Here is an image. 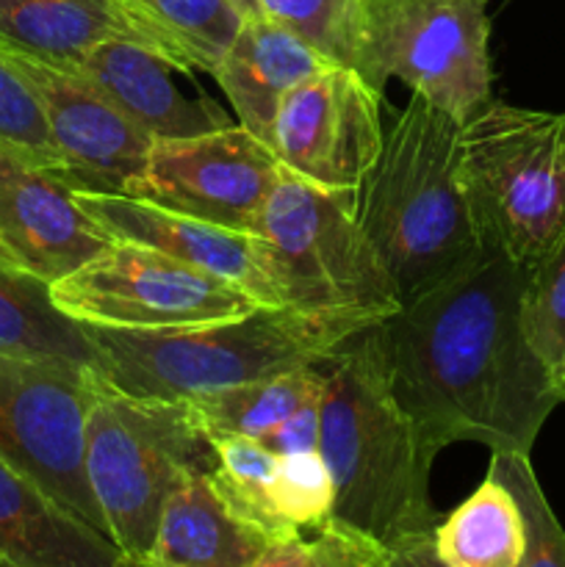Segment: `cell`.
Listing matches in <instances>:
<instances>
[{
	"label": "cell",
	"mask_w": 565,
	"mask_h": 567,
	"mask_svg": "<svg viewBox=\"0 0 565 567\" xmlns=\"http://www.w3.org/2000/svg\"><path fill=\"white\" fill-rule=\"evenodd\" d=\"M524 277L502 249L482 247L382 321L393 393L435 454L452 443L532 454L565 402L521 327Z\"/></svg>",
	"instance_id": "obj_1"
},
{
	"label": "cell",
	"mask_w": 565,
	"mask_h": 567,
	"mask_svg": "<svg viewBox=\"0 0 565 567\" xmlns=\"http://www.w3.org/2000/svg\"><path fill=\"white\" fill-rule=\"evenodd\" d=\"M382 321L321 363L319 452L336 487L332 520L399 551L432 540L438 526L430 498L435 452L393 393Z\"/></svg>",
	"instance_id": "obj_2"
},
{
	"label": "cell",
	"mask_w": 565,
	"mask_h": 567,
	"mask_svg": "<svg viewBox=\"0 0 565 567\" xmlns=\"http://www.w3.org/2000/svg\"><path fill=\"white\" fill-rule=\"evenodd\" d=\"M382 321L358 310L253 308L188 330L89 327L100 380L133 396L186 402L286 371L321 365L347 338Z\"/></svg>",
	"instance_id": "obj_3"
},
{
	"label": "cell",
	"mask_w": 565,
	"mask_h": 567,
	"mask_svg": "<svg viewBox=\"0 0 565 567\" xmlns=\"http://www.w3.org/2000/svg\"><path fill=\"white\" fill-rule=\"evenodd\" d=\"M460 127L463 122L413 94L393 116L360 188V227L402 302L485 247L463 177Z\"/></svg>",
	"instance_id": "obj_4"
},
{
	"label": "cell",
	"mask_w": 565,
	"mask_h": 567,
	"mask_svg": "<svg viewBox=\"0 0 565 567\" xmlns=\"http://www.w3.org/2000/svg\"><path fill=\"white\" fill-rule=\"evenodd\" d=\"M214 446L186 402L133 396L97 377L86 415V476L109 540L142 567L161 507L188 468H214Z\"/></svg>",
	"instance_id": "obj_5"
},
{
	"label": "cell",
	"mask_w": 565,
	"mask_h": 567,
	"mask_svg": "<svg viewBox=\"0 0 565 567\" xmlns=\"http://www.w3.org/2000/svg\"><path fill=\"white\" fill-rule=\"evenodd\" d=\"M460 153L485 247L537 264L565 230V114L491 100L460 127Z\"/></svg>",
	"instance_id": "obj_6"
},
{
	"label": "cell",
	"mask_w": 565,
	"mask_h": 567,
	"mask_svg": "<svg viewBox=\"0 0 565 567\" xmlns=\"http://www.w3.org/2000/svg\"><path fill=\"white\" fill-rule=\"evenodd\" d=\"M255 236L269 249L282 308L358 310L388 319L402 308L397 282L366 238L358 197L280 172Z\"/></svg>",
	"instance_id": "obj_7"
},
{
	"label": "cell",
	"mask_w": 565,
	"mask_h": 567,
	"mask_svg": "<svg viewBox=\"0 0 565 567\" xmlns=\"http://www.w3.org/2000/svg\"><path fill=\"white\" fill-rule=\"evenodd\" d=\"M487 0H363L355 70L382 94L399 78L413 94L469 122L491 103Z\"/></svg>",
	"instance_id": "obj_8"
},
{
	"label": "cell",
	"mask_w": 565,
	"mask_h": 567,
	"mask_svg": "<svg viewBox=\"0 0 565 567\" xmlns=\"http://www.w3.org/2000/svg\"><path fill=\"white\" fill-rule=\"evenodd\" d=\"M50 299L86 327L138 332L188 330L258 308L242 288L131 241H109L50 282Z\"/></svg>",
	"instance_id": "obj_9"
},
{
	"label": "cell",
	"mask_w": 565,
	"mask_h": 567,
	"mask_svg": "<svg viewBox=\"0 0 565 567\" xmlns=\"http://www.w3.org/2000/svg\"><path fill=\"white\" fill-rule=\"evenodd\" d=\"M94 385L97 374L89 369L0 354V457L105 535L86 476Z\"/></svg>",
	"instance_id": "obj_10"
},
{
	"label": "cell",
	"mask_w": 565,
	"mask_h": 567,
	"mask_svg": "<svg viewBox=\"0 0 565 567\" xmlns=\"http://www.w3.org/2000/svg\"><path fill=\"white\" fill-rule=\"evenodd\" d=\"M275 150L242 125L153 142L125 194L230 230L255 233L280 177Z\"/></svg>",
	"instance_id": "obj_11"
},
{
	"label": "cell",
	"mask_w": 565,
	"mask_h": 567,
	"mask_svg": "<svg viewBox=\"0 0 565 567\" xmlns=\"http://www.w3.org/2000/svg\"><path fill=\"white\" fill-rule=\"evenodd\" d=\"M380 97L352 66H321L286 94L269 147L291 175L325 192L360 197L386 142Z\"/></svg>",
	"instance_id": "obj_12"
},
{
	"label": "cell",
	"mask_w": 565,
	"mask_h": 567,
	"mask_svg": "<svg viewBox=\"0 0 565 567\" xmlns=\"http://www.w3.org/2000/svg\"><path fill=\"white\" fill-rule=\"evenodd\" d=\"M3 50L37 94L59 155L61 181L72 192L125 194L127 183L147 164L153 138L78 72Z\"/></svg>",
	"instance_id": "obj_13"
},
{
	"label": "cell",
	"mask_w": 565,
	"mask_h": 567,
	"mask_svg": "<svg viewBox=\"0 0 565 567\" xmlns=\"http://www.w3.org/2000/svg\"><path fill=\"white\" fill-rule=\"evenodd\" d=\"M72 197L109 241H131L138 247L158 249L181 264L208 271L242 288L260 308H282L275 275H271L269 249L264 238L255 233L210 225V221L144 203L131 194L72 192Z\"/></svg>",
	"instance_id": "obj_14"
},
{
	"label": "cell",
	"mask_w": 565,
	"mask_h": 567,
	"mask_svg": "<svg viewBox=\"0 0 565 567\" xmlns=\"http://www.w3.org/2000/svg\"><path fill=\"white\" fill-rule=\"evenodd\" d=\"M105 244L61 177L0 144V266L55 282Z\"/></svg>",
	"instance_id": "obj_15"
},
{
	"label": "cell",
	"mask_w": 565,
	"mask_h": 567,
	"mask_svg": "<svg viewBox=\"0 0 565 567\" xmlns=\"http://www.w3.org/2000/svg\"><path fill=\"white\" fill-rule=\"evenodd\" d=\"M72 72L97 86L153 142L203 136L233 125L208 97H188L172 78L177 66L138 39L100 42Z\"/></svg>",
	"instance_id": "obj_16"
},
{
	"label": "cell",
	"mask_w": 565,
	"mask_h": 567,
	"mask_svg": "<svg viewBox=\"0 0 565 567\" xmlns=\"http://www.w3.org/2000/svg\"><path fill=\"white\" fill-rule=\"evenodd\" d=\"M0 567H136L0 457Z\"/></svg>",
	"instance_id": "obj_17"
},
{
	"label": "cell",
	"mask_w": 565,
	"mask_h": 567,
	"mask_svg": "<svg viewBox=\"0 0 565 567\" xmlns=\"http://www.w3.org/2000/svg\"><path fill=\"white\" fill-rule=\"evenodd\" d=\"M327 64L330 61L325 55L294 37L288 28L277 25L269 17H255L242 22L210 75L236 109L238 125L269 144L286 94Z\"/></svg>",
	"instance_id": "obj_18"
},
{
	"label": "cell",
	"mask_w": 565,
	"mask_h": 567,
	"mask_svg": "<svg viewBox=\"0 0 565 567\" xmlns=\"http://www.w3.org/2000/svg\"><path fill=\"white\" fill-rule=\"evenodd\" d=\"M269 543L244 526L205 468L183 471L161 507L158 529L142 567H247Z\"/></svg>",
	"instance_id": "obj_19"
},
{
	"label": "cell",
	"mask_w": 565,
	"mask_h": 567,
	"mask_svg": "<svg viewBox=\"0 0 565 567\" xmlns=\"http://www.w3.org/2000/svg\"><path fill=\"white\" fill-rule=\"evenodd\" d=\"M109 39L147 42L120 0H0V44L44 64L75 70Z\"/></svg>",
	"instance_id": "obj_20"
},
{
	"label": "cell",
	"mask_w": 565,
	"mask_h": 567,
	"mask_svg": "<svg viewBox=\"0 0 565 567\" xmlns=\"http://www.w3.org/2000/svg\"><path fill=\"white\" fill-rule=\"evenodd\" d=\"M0 354L48 360L100 374L89 327L55 308L50 282L6 266H0Z\"/></svg>",
	"instance_id": "obj_21"
},
{
	"label": "cell",
	"mask_w": 565,
	"mask_h": 567,
	"mask_svg": "<svg viewBox=\"0 0 565 567\" xmlns=\"http://www.w3.org/2000/svg\"><path fill=\"white\" fill-rule=\"evenodd\" d=\"M432 554L443 567H521L524 515L513 491L493 471L458 509L438 520Z\"/></svg>",
	"instance_id": "obj_22"
},
{
	"label": "cell",
	"mask_w": 565,
	"mask_h": 567,
	"mask_svg": "<svg viewBox=\"0 0 565 567\" xmlns=\"http://www.w3.org/2000/svg\"><path fill=\"white\" fill-rule=\"evenodd\" d=\"M138 31L177 72H214L242 28L227 0H120Z\"/></svg>",
	"instance_id": "obj_23"
},
{
	"label": "cell",
	"mask_w": 565,
	"mask_h": 567,
	"mask_svg": "<svg viewBox=\"0 0 565 567\" xmlns=\"http://www.w3.org/2000/svg\"><path fill=\"white\" fill-rule=\"evenodd\" d=\"M321 391H325V371L321 365H310V369L286 371L247 385L186 399V404L208 437L238 435L260 443Z\"/></svg>",
	"instance_id": "obj_24"
},
{
	"label": "cell",
	"mask_w": 565,
	"mask_h": 567,
	"mask_svg": "<svg viewBox=\"0 0 565 567\" xmlns=\"http://www.w3.org/2000/svg\"><path fill=\"white\" fill-rule=\"evenodd\" d=\"M210 446H214L216 463L208 471V480L225 507L244 526L258 532L269 546L299 537L277 515L275 498H271L277 454L260 446L258 441L238 435H210Z\"/></svg>",
	"instance_id": "obj_25"
},
{
	"label": "cell",
	"mask_w": 565,
	"mask_h": 567,
	"mask_svg": "<svg viewBox=\"0 0 565 567\" xmlns=\"http://www.w3.org/2000/svg\"><path fill=\"white\" fill-rule=\"evenodd\" d=\"M521 327L541 363L565 391V230L537 264L526 266Z\"/></svg>",
	"instance_id": "obj_26"
},
{
	"label": "cell",
	"mask_w": 565,
	"mask_h": 567,
	"mask_svg": "<svg viewBox=\"0 0 565 567\" xmlns=\"http://www.w3.org/2000/svg\"><path fill=\"white\" fill-rule=\"evenodd\" d=\"M260 9L330 64L355 70L363 0H260Z\"/></svg>",
	"instance_id": "obj_27"
},
{
	"label": "cell",
	"mask_w": 565,
	"mask_h": 567,
	"mask_svg": "<svg viewBox=\"0 0 565 567\" xmlns=\"http://www.w3.org/2000/svg\"><path fill=\"white\" fill-rule=\"evenodd\" d=\"M487 471L513 491L524 515L526 551L521 567H565V529L537 482L530 454L491 452Z\"/></svg>",
	"instance_id": "obj_28"
},
{
	"label": "cell",
	"mask_w": 565,
	"mask_h": 567,
	"mask_svg": "<svg viewBox=\"0 0 565 567\" xmlns=\"http://www.w3.org/2000/svg\"><path fill=\"white\" fill-rule=\"evenodd\" d=\"M247 567H391V551L338 520H327L319 529L271 543Z\"/></svg>",
	"instance_id": "obj_29"
},
{
	"label": "cell",
	"mask_w": 565,
	"mask_h": 567,
	"mask_svg": "<svg viewBox=\"0 0 565 567\" xmlns=\"http://www.w3.org/2000/svg\"><path fill=\"white\" fill-rule=\"evenodd\" d=\"M275 509L288 529L297 535L319 529L332 520L336 487L321 452H299L277 457L275 482H271Z\"/></svg>",
	"instance_id": "obj_30"
},
{
	"label": "cell",
	"mask_w": 565,
	"mask_h": 567,
	"mask_svg": "<svg viewBox=\"0 0 565 567\" xmlns=\"http://www.w3.org/2000/svg\"><path fill=\"white\" fill-rule=\"evenodd\" d=\"M0 144L59 177V155L50 142L48 122L39 109L37 94L11 64L3 48H0Z\"/></svg>",
	"instance_id": "obj_31"
},
{
	"label": "cell",
	"mask_w": 565,
	"mask_h": 567,
	"mask_svg": "<svg viewBox=\"0 0 565 567\" xmlns=\"http://www.w3.org/2000/svg\"><path fill=\"white\" fill-rule=\"evenodd\" d=\"M321 435V393L308 399L294 415H288L275 432L260 441V446L269 449L271 454H299V452H319Z\"/></svg>",
	"instance_id": "obj_32"
},
{
	"label": "cell",
	"mask_w": 565,
	"mask_h": 567,
	"mask_svg": "<svg viewBox=\"0 0 565 567\" xmlns=\"http://www.w3.org/2000/svg\"><path fill=\"white\" fill-rule=\"evenodd\" d=\"M391 567H443L432 554V543L421 540L413 546H404L399 551H391Z\"/></svg>",
	"instance_id": "obj_33"
},
{
	"label": "cell",
	"mask_w": 565,
	"mask_h": 567,
	"mask_svg": "<svg viewBox=\"0 0 565 567\" xmlns=\"http://www.w3.org/2000/svg\"><path fill=\"white\" fill-rule=\"evenodd\" d=\"M227 3H230V9L242 17V22L255 20V17H266L264 9H260V0H227Z\"/></svg>",
	"instance_id": "obj_34"
}]
</instances>
